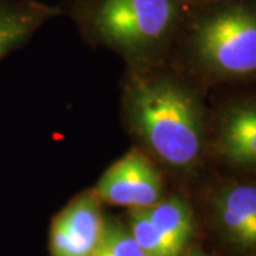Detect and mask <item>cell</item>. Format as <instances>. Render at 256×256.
<instances>
[{"label": "cell", "mask_w": 256, "mask_h": 256, "mask_svg": "<svg viewBox=\"0 0 256 256\" xmlns=\"http://www.w3.org/2000/svg\"><path fill=\"white\" fill-rule=\"evenodd\" d=\"M131 124L150 151L175 170H190L200 160L204 122L195 97L166 77L138 80L130 92Z\"/></svg>", "instance_id": "cell-1"}, {"label": "cell", "mask_w": 256, "mask_h": 256, "mask_svg": "<svg viewBox=\"0 0 256 256\" xmlns=\"http://www.w3.org/2000/svg\"><path fill=\"white\" fill-rule=\"evenodd\" d=\"M106 220L101 201L86 191L70 201L54 216L50 228L52 256H92L100 244Z\"/></svg>", "instance_id": "cell-5"}, {"label": "cell", "mask_w": 256, "mask_h": 256, "mask_svg": "<svg viewBox=\"0 0 256 256\" xmlns=\"http://www.w3.org/2000/svg\"><path fill=\"white\" fill-rule=\"evenodd\" d=\"M196 57L210 72L226 77L256 73V12L229 6L202 18L192 30Z\"/></svg>", "instance_id": "cell-2"}, {"label": "cell", "mask_w": 256, "mask_h": 256, "mask_svg": "<svg viewBox=\"0 0 256 256\" xmlns=\"http://www.w3.org/2000/svg\"><path fill=\"white\" fill-rule=\"evenodd\" d=\"M128 228L144 256H172L164 238L144 210H132L130 212Z\"/></svg>", "instance_id": "cell-10"}, {"label": "cell", "mask_w": 256, "mask_h": 256, "mask_svg": "<svg viewBox=\"0 0 256 256\" xmlns=\"http://www.w3.org/2000/svg\"><path fill=\"white\" fill-rule=\"evenodd\" d=\"M200 256H206V255H205V254H202V252H201V255H200Z\"/></svg>", "instance_id": "cell-14"}, {"label": "cell", "mask_w": 256, "mask_h": 256, "mask_svg": "<svg viewBox=\"0 0 256 256\" xmlns=\"http://www.w3.org/2000/svg\"><path fill=\"white\" fill-rule=\"evenodd\" d=\"M201 255V250H192V252H190L186 256H200Z\"/></svg>", "instance_id": "cell-12"}, {"label": "cell", "mask_w": 256, "mask_h": 256, "mask_svg": "<svg viewBox=\"0 0 256 256\" xmlns=\"http://www.w3.org/2000/svg\"><path fill=\"white\" fill-rule=\"evenodd\" d=\"M56 10L42 4L0 8V58L23 43Z\"/></svg>", "instance_id": "cell-9"}, {"label": "cell", "mask_w": 256, "mask_h": 256, "mask_svg": "<svg viewBox=\"0 0 256 256\" xmlns=\"http://www.w3.org/2000/svg\"><path fill=\"white\" fill-rule=\"evenodd\" d=\"M144 210L164 238L171 255H182L194 234V216L190 205L180 196H170Z\"/></svg>", "instance_id": "cell-8"}, {"label": "cell", "mask_w": 256, "mask_h": 256, "mask_svg": "<svg viewBox=\"0 0 256 256\" xmlns=\"http://www.w3.org/2000/svg\"><path fill=\"white\" fill-rule=\"evenodd\" d=\"M218 148L229 162L256 170V102L232 107L224 114Z\"/></svg>", "instance_id": "cell-7"}, {"label": "cell", "mask_w": 256, "mask_h": 256, "mask_svg": "<svg viewBox=\"0 0 256 256\" xmlns=\"http://www.w3.org/2000/svg\"><path fill=\"white\" fill-rule=\"evenodd\" d=\"M178 2H204V0H178Z\"/></svg>", "instance_id": "cell-13"}, {"label": "cell", "mask_w": 256, "mask_h": 256, "mask_svg": "<svg viewBox=\"0 0 256 256\" xmlns=\"http://www.w3.org/2000/svg\"><path fill=\"white\" fill-rule=\"evenodd\" d=\"M176 18L178 0H101L92 28L111 47L141 54L164 43Z\"/></svg>", "instance_id": "cell-3"}, {"label": "cell", "mask_w": 256, "mask_h": 256, "mask_svg": "<svg viewBox=\"0 0 256 256\" xmlns=\"http://www.w3.org/2000/svg\"><path fill=\"white\" fill-rule=\"evenodd\" d=\"M214 220L222 238L242 254L256 252V185L229 184L214 196Z\"/></svg>", "instance_id": "cell-6"}, {"label": "cell", "mask_w": 256, "mask_h": 256, "mask_svg": "<svg viewBox=\"0 0 256 256\" xmlns=\"http://www.w3.org/2000/svg\"><path fill=\"white\" fill-rule=\"evenodd\" d=\"M92 256H144L134 240L128 225L106 220L100 244Z\"/></svg>", "instance_id": "cell-11"}, {"label": "cell", "mask_w": 256, "mask_h": 256, "mask_svg": "<svg viewBox=\"0 0 256 256\" xmlns=\"http://www.w3.org/2000/svg\"><path fill=\"white\" fill-rule=\"evenodd\" d=\"M94 192L111 205L146 210L162 200V182L148 158L132 150L102 174Z\"/></svg>", "instance_id": "cell-4"}]
</instances>
